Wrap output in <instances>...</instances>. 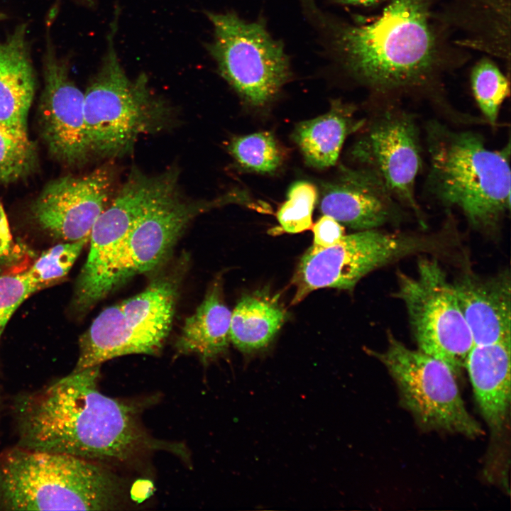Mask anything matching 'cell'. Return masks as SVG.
I'll return each mask as SVG.
<instances>
[{
    "label": "cell",
    "mask_w": 511,
    "mask_h": 511,
    "mask_svg": "<svg viewBox=\"0 0 511 511\" xmlns=\"http://www.w3.org/2000/svg\"><path fill=\"white\" fill-rule=\"evenodd\" d=\"M365 121L356 119L353 106L335 101L327 113L299 123L292 138L308 165L325 169L336 164L347 136Z\"/></svg>",
    "instance_id": "44dd1931"
},
{
    "label": "cell",
    "mask_w": 511,
    "mask_h": 511,
    "mask_svg": "<svg viewBox=\"0 0 511 511\" xmlns=\"http://www.w3.org/2000/svg\"><path fill=\"white\" fill-rule=\"evenodd\" d=\"M231 319L221 284L216 281L196 311L185 319L175 344L177 351L194 354L204 364L225 354L231 341Z\"/></svg>",
    "instance_id": "ffe728a7"
},
{
    "label": "cell",
    "mask_w": 511,
    "mask_h": 511,
    "mask_svg": "<svg viewBox=\"0 0 511 511\" xmlns=\"http://www.w3.org/2000/svg\"><path fill=\"white\" fill-rule=\"evenodd\" d=\"M182 273L164 274L141 292L104 309L80 336L72 371L123 356L158 353L171 328Z\"/></svg>",
    "instance_id": "8992f818"
},
{
    "label": "cell",
    "mask_w": 511,
    "mask_h": 511,
    "mask_svg": "<svg viewBox=\"0 0 511 511\" xmlns=\"http://www.w3.org/2000/svg\"><path fill=\"white\" fill-rule=\"evenodd\" d=\"M100 366L74 372L18 397L13 407L17 446L99 463L124 462L168 449L150 436L137 408L99 390Z\"/></svg>",
    "instance_id": "6da1fadb"
},
{
    "label": "cell",
    "mask_w": 511,
    "mask_h": 511,
    "mask_svg": "<svg viewBox=\"0 0 511 511\" xmlns=\"http://www.w3.org/2000/svg\"><path fill=\"white\" fill-rule=\"evenodd\" d=\"M122 495L97 461L18 446L0 456V510H114Z\"/></svg>",
    "instance_id": "277c9868"
},
{
    "label": "cell",
    "mask_w": 511,
    "mask_h": 511,
    "mask_svg": "<svg viewBox=\"0 0 511 511\" xmlns=\"http://www.w3.org/2000/svg\"><path fill=\"white\" fill-rule=\"evenodd\" d=\"M112 184L113 175L107 167L57 178L33 202V218L50 236L65 242L89 238L96 220L108 205Z\"/></svg>",
    "instance_id": "5bb4252c"
},
{
    "label": "cell",
    "mask_w": 511,
    "mask_h": 511,
    "mask_svg": "<svg viewBox=\"0 0 511 511\" xmlns=\"http://www.w3.org/2000/svg\"><path fill=\"white\" fill-rule=\"evenodd\" d=\"M228 150L240 165L259 173L275 171L283 160L280 145L268 131L234 137Z\"/></svg>",
    "instance_id": "cb8c5ba5"
},
{
    "label": "cell",
    "mask_w": 511,
    "mask_h": 511,
    "mask_svg": "<svg viewBox=\"0 0 511 511\" xmlns=\"http://www.w3.org/2000/svg\"><path fill=\"white\" fill-rule=\"evenodd\" d=\"M5 18V16L3 15V14H1V13H0V20L3 19V18Z\"/></svg>",
    "instance_id": "1f68e13d"
},
{
    "label": "cell",
    "mask_w": 511,
    "mask_h": 511,
    "mask_svg": "<svg viewBox=\"0 0 511 511\" xmlns=\"http://www.w3.org/2000/svg\"><path fill=\"white\" fill-rule=\"evenodd\" d=\"M119 17L116 9L106 53L84 94L91 153L106 158L129 153L141 135L165 129L174 116L170 105L150 89L145 74L133 80L126 75L114 47Z\"/></svg>",
    "instance_id": "5b68a950"
},
{
    "label": "cell",
    "mask_w": 511,
    "mask_h": 511,
    "mask_svg": "<svg viewBox=\"0 0 511 511\" xmlns=\"http://www.w3.org/2000/svg\"><path fill=\"white\" fill-rule=\"evenodd\" d=\"M395 293L407 309L418 349L448 365L456 375L474 346L453 283L438 261L422 258L417 273H397Z\"/></svg>",
    "instance_id": "30bf717a"
},
{
    "label": "cell",
    "mask_w": 511,
    "mask_h": 511,
    "mask_svg": "<svg viewBox=\"0 0 511 511\" xmlns=\"http://www.w3.org/2000/svg\"><path fill=\"white\" fill-rule=\"evenodd\" d=\"M510 346L511 339L474 345L465 362L478 407L493 435L503 430L510 408Z\"/></svg>",
    "instance_id": "d6986e66"
},
{
    "label": "cell",
    "mask_w": 511,
    "mask_h": 511,
    "mask_svg": "<svg viewBox=\"0 0 511 511\" xmlns=\"http://www.w3.org/2000/svg\"><path fill=\"white\" fill-rule=\"evenodd\" d=\"M427 238L377 229L344 235L334 245L301 258L292 278V304L323 287L352 290L366 275L405 256L426 250Z\"/></svg>",
    "instance_id": "7c38bea8"
},
{
    "label": "cell",
    "mask_w": 511,
    "mask_h": 511,
    "mask_svg": "<svg viewBox=\"0 0 511 511\" xmlns=\"http://www.w3.org/2000/svg\"><path fill=\"white\" fill-rule=\"evenodd\" d=\"M471 83L484 119L495 126L501 106L510 94L508 79L492 60L483 57L473 67Z\"/></svg>",
    "instance_id": "603a6c76"
},
{
    "label": "cell",
    "mask_w": 511,
    "mask_h": 511,
    "mask_svg": "<svg viewBox=\"0 0 511 511\" xmlns=\"http://www.w3.org/2000/svg\"><path fill=\"white\" fill-rule=\"evenodd\" d=\"M214 205V202L182 199L177 189L151 205L125 241L118 265V287L160 265L188 224Z\"/></svg>",
    "instance_id": "9a60e30c"
},
{
    "label": "cell",
    "mask_w": 511,
    "mask_h": 511,
    "mask_svg": "<svg viewBox=\"0 0 511 511\" xmlns=\"http://www.w3.org/2000/svg\"><path fill=\"white\" fill-rule=\"evenodd\" d=\"M35 155L30 140L18 138L0 126V182L11 184L26 176Z\"/></svg>",
    "instance_id": "4316f807"
},
{
    "label": "cell",
    "mask_w": 511,
    "mask_h": 511,
    "mask_svg": "<svg viewBox=\"0 0 511 511\" xmlns=\"http://www.w3.org/2000/svg\"><path fill=\"white\" fill-rule=\"evenodd\" d=\"M214 27L208 50L221 76L247 104L270 102L290 76L284 45L261 21H246L233 12H207Z\"/></svg>",
    "instance_id": "9c48e42d"
},
{
    "label": "cell",
    "mask_w": 511,
    "mask_h": 511,
    "mask_svg": "<svg viewBox=\"0 0 511 511\" xmlns=\"http://www.w3.org/2000/svg\"><path fill=\"white\" fill-rule=\"evenodd\" d=\"M39 290L26 271L15 275H0V337L18 307Z\"/></svg>",
    "instance_id": "83f0119b"
},
{
    "label": "cell",
    "mask_w": 511,
    "mask_h": 511,
    "mask_svg": "<svg viewBox=\"0 0 511 511\" xmlns=\"http://www.w3.org/2000/svg\"><path fill=\"white\" fill-rule=\"evenodd\" d=\"M314 233L312 246L307 249L311 253L329 248L336 243L345 234L344 227L333 217L324 214L312 226Z\"/></svg>",
    "instance_id": "f1b7e54d"
},
{
    "label": "cell",
    "mask_w": 511,
    "mask_h": 511,
    "mask_svg": "<svg viewBox=\"0 0 511 511\" xmlns=\"http://www.w3.org/2000/svg\"><path fill=\"white\" fill-rule=\"evenodd\" d=\"M363 133L351 150L357 168L378 180L405 209L419 220L422 211L416 197V183L422 170L420 132L414 115L397 99L380 98Z\"/></svg>",
    "instance_id": "8fae6325"
},
{
    "label": "cell",
    "mask_w": 511,
    "mask_h": 511,
    "mask_svg": "<svg viewBox=\"0 0 511 511\" xmlns=\"http://www.w3.org/2000/svg\"><path fill=\"white\" fill-rule=\"evenodd\" d=\"M58 8L56 2L46 16L40 126L51 155L61 163L75 165L84 163L92 153L84 120V93L70 77L68 57L58 55L52 38Z\"/></svg>",
    "instance_id": "4fadbf2b"
},
{
    "label": "cell",
    "mask_w": 511,
    "mask_h": 511,
    "mask_svg": "<svg viewBox=\"0 0 511 511\" xmlns=\"http://www.w3.org/2000/svg\"><path fill=\"white\" fill-rule=\"evenodd\" d=\"M323 214L363 231L397 223L405 208L375 177L359 168L346 169L339 182L328 185L320 201Z\"/></svg>",
    "instance_id": "2e32d148"
},
{
    "label": "cell",
    "mask_w": 511,
    "mask_h": 511,
    "mask_svg": "<svg viewBox=\"0 0 511 511\" xmlns=\"http://www.w3.org/2000/svg\"><path fill=\"white\" fill-rule=\"evenodd\" d=\"M286 312L276 297L259 290L241 297L231 312L230 340L241 352L265 349L283 325Z\"/></svg>",
    "instance_id": "7402d4cb"
},
{
    "label": "cell",
    "mask_w": 511,
    "mask_h": 511,
    "mask_svg": "<svg viewBox=\"0 0 511 511\" xmlns=\"http://www.w3.org/2000/svg\"><path fill=\"white\" fill-rule=\"evenodd\" d=\"M434 0H390L369 23L342 24L335 47L348 73L379 98L432 97L463 57L449 43Z\"/></svg>",
    "instance_id": "7a4b0ae2"
},
{
    "label": "cell",
    "mask_w": 511,
    "mask_h": 511,
    "mask_svg": "<svg viewBox=\"0 0 511 511\" xmlns=\"http://www.w3.org/2000/svg\"><path fill=\"white\" fill-rule=\"evenodd\" d=\"M317 197V190L313 184L307 181L292 184L287 200L280 206L276 214L282 229L288 233H297L310 229Z\"/></svg>",
    "instance_id": "484cf974"
},
{
    "label": "cell",
    "mask_w": 511,
    "mask_h": 511,
    "mask_svg": "<svg viewBox=\"0 0 511 511\" xmlns=\"http://www.w3.org/2000/svg\"><path fill=\"white\" fill-rule=\"evenodd\" d=\"M386 368L397 388L400 402L425 431L476 438L483 434L470 414L451 368L422 351L407 347L390 333L381 351H370Z\"/></svg>",
    "instance_id": "ba28073f"
},
{
    "label": "cell",
    "mask_w": 511,
    "mask_h": 511,
    "mask_svg": "<svg viewBox=\"0 0 511 511\" xmlns=\"http://www.w3.org/2000/svg\"><path fill=\"white\" fill-rule=\"evenodd\" d=\"M177 186V177L170 170L153 176L137 168L131 171L91 231L88 256L75 288L73 303L78 312H86L118 287L119 262L131 230L151 205Z\"/></svg>",
    "instance_id": "52a82bcc"
},
{
    "label": "cell",
    "mask_w": 511,
    "mask_h": 511,
    "mask_svg": "<svg viewBox=\"0 0 511 511\" xmlns=\"http://www.w3.org/2000/svg\"><path fill=\"white\" fill-rule=\"evenodd\" d=\"M13 244L9 225L2 204L0 203V258L11 253Z\"/></svg>",
    "instance_id": "f546056e"
},
{
    "label": "cell",
    "mask_w": 511,
    "mask_h": 511,
    "mask_svg": "<svg viewBox=\"0 0 511 511\" xmlns=\"http://www.w3.org/2000/svg\"><path fill=\"white\" fill-rule=\"evenodd\" d=\"M77 4L87 6V7H93L96 4V0H74Z\"/></svg>",
    "instance_id": "4dcf8cb0"
},
{
    "label": "cell",
    "mask_w": 511,
    "mask_h": 511,
    "mask_svg": "<svg viewBox=\"0 0 511 511\" xmlns=\"http://www.w3.org/2000/svg\"><path fill=\"white\" fill-rule=\"evenodd\" d=\"M427 195L458 209L476 229L493 230L510 209V144L489 148L482 135L432 119L425 124Z\"/></svg>",
    "instance_id": "3957f363"
},
{
    "label": "cell",
    "mask_w": 511,
    "mask_h": 511,
    "mask_svg": "<svg viewBox=\"0 0 511 511\" xmlns=\"http://www.w3.org/2000/svg\"><path fill=\"white\" fill-rule=\"evenodd\" d=\"M453 285L474 345L511 339L509 273L482 278L466 272Z\"/></svg>",
    "instance_id": "e0dca14e"
},
{
    "label": "cell",
    "mask_w": 511,
    "mask_h": 511,
    "mask_svg": "<svg viewBox=\"0 0 511 511\" xmlns=\"http://www.w3.org/2000/svg\"><path fill=\"white\" fill-rule=\"evenodd\" d=\"M35 88L28 23H21L0 41V126L23 140H29L28 116Z\"/></svg>",
    "instance_id": "ac0fdd59"
},
{
    "label": "cell",
    "mask_w": 511,
    "mask_h": 511,
    "mask_svg": "<svg viewBox=\"0 0 511 511\" xmlns=\"http://www.w3.org/2000/svg\"><path fill=\"white\" fill-rule=\"evenodd\" d=\"M89 238L56 245L45 251L26 273L39 290L63 278Z\"/></svg>",
    "instance_id": "d4e9b609"
}]
</instances>
